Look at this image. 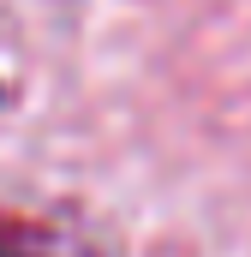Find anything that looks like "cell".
<instances>
[{"instance_id":"obj_1","label":"cell","mask_w":251,"mask_h":257,"mask_svg":"<svg viewBox=\"0 0 251 257\" xmlns=\"http://www.w3.org/2000/svg\"><path fill=\"white\" fill-rule=\"evenodd\" d=\"M0 257H96V251L78 233H60L48 221H30V215L0 209Z\"/></svg>"}]
</instances>
